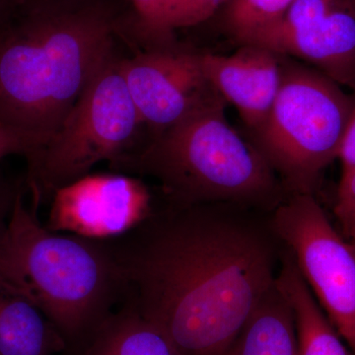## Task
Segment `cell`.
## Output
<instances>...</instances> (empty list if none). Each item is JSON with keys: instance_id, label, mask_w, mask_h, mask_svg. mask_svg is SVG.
I'll return each mask as SVG.
<instances>
[{"instance_id": "obj_1", "label": "cell", "mask_w": 355, "mask_h": 355, "mask_svg": "<svg viewBox=\"0 0 355 355\" xmlns=\"http://www.w3.org/2000/svg\"><path fill=\"white\" fill-rule=\"evenodd\" d=\"M105 242L125 280L123 303L176 355L225 354L277 282L284 253L272 214L232 203L162 202Z\"/></svg>"}, {"instance_id": "obj_2", "label": "cell", "mask_w": 355, "mask_h": 355, "mask_svg": "<svg viewBox=\"0 0 355 355\" xmlns=\"http://www.w3.org/2000/svg\"><path fill=\"white\" fill-rule=\"evenodd\" d=\"M128 10L120 0H23L0 27V125L38 153L114 55Z\"/></svg>"}, {"instance_id": "obj_3", "label": "cell", "mask_w": 355, "mask_h": 355, "mask_svg": "<svg viewBox=\"0 0 355 355\" xmlns=\"http://www.w3.org/2000/svg\"><path fill=\"white\" fill-rule=\"evenodd\" d=\"M23 187L0 239V277L35 303L64 340L83 349L125 297L106 242L53 232Z\"/></svg>"}, {"instance_id": "obj_4", "label": "cell", "mask_w": 355, "mask_h": 355, "mask_svg": "<svg viewBox=\"0 0 355 355\" xmlns=\"http://www.w3.org/2000/svg\"><path fill=\"white\" fill-rule=\"evenodd\" d=\"M226 106L198 110L111 165L151 178L171 207L232 203L272 214L289 195L251 141L228 123Z\"/></svg>"}, {"instance_id": "obj_5", "label": "cell", "mask_w": 355, "mask_h": 355, "mask_svg": "<svg viewBox=\"0 0 355 355\" xmlns=\"http://www.w3.org/2000/svg\"><path fill=\"white\" fill-rule=\"evenodd\" d=\"M354 102L316 69L282 55L279 93L247 139L289 196L315 195L324 170L338 159Z\"/></svg>"}, {"instance_id": "obj_6", "label": "cell", "mask_w": 355, "mask_h": 355, "mask_svg": "<svg viewBox=\"0 0 355 355\" xmlns=\"http://www.w3.org/2000/svg\"><path fill=\"white\" fill-rule=\"evenodd\" d=\"M142 125L113 55L96 72L55 135L27 160L25 184L40 207L60 187L127 154Z\"/></svg>"}, {"instance_id": "obj_7", "label": "cell", "mask_w": 355, "mask_h": 355, "mask_svg": "<svg viewBox=\"0 0 355 355\" xmlns=\"http://www.w3.org/2000/svg\"><path fill=\"white\" fill-rule=\"evenodd\" d=\"M272 221L318 304L355 355V244L313 193L289 196L272 212Z\"/></svg>"}, {"instance_id": "obj_8", "label": "cell", "mask_w": 355, "mask_h": 355, "mask_svg": "<svg viewBox=\"0 0 355 355\" xmlns=\"http://www.w3.org/2000/svg\"><path fill=\"white\" fill-rule=\"evenodd\" d=\"M121 69L142 125L154 135L224 101L203 71L200 53L182 50L175 43L121 60Z\"/></svg>"}, {"instance_id": "obj_9", "label": "cell", "mask_w": 355, "mask_h": 355, "mask_svg": "<svg viewBox=\"0 0 355 355\" xmlns=\"http://www.w3.org/2000/svg\"><path fill=\"white\" fill-rule=\"evenodd\" d=\"M46 228L86 239H114L132 232L153 216L157 203L139 178L88 174L51 196Z\"/></svg>"}, {"instance_id": "obj_10", "label": "cell", "mask_w": 355, "mask_h": 355, "mask_svg": "<svg viewBox=\"0 0 355 355\" xmlns=\"http://www.w3.org/2000/svg\"><path fill=\"white\" fill-rule=\"evenodd\" d=\"M242 44H257L302 60L342 87L355 90L354 9L335 11L300 27L265 28Z\"/></svg>"}, {"instance_id": "obj_11", "label": "cell", "mask_w": 355, "mask_h": 355, "mask_svg": "<svg viewBox=\"0 0 355 355\" xmlns=\"http://www.w3.org/2000/svg\"><path fill=\"white\" fill-rule=\"evenodd\" d=\"M200 62L218 94L237 110L247 132L260 128L279 93L282 55L257 44H241L232 55L200 53Z\"/></svg>"}, {"instance_id": "obj_12", "label": "cell", "mask_w": 355, "mask_h": 355, "mask_svg": "<svg viewBox=\"0 0 355 355\" xmlns=\"http://www.w3.org/2000/svg\"><path fill=\"white\" fill-rule=\"evenodd\" d=\"M65 347L38 306L0 277V355H53Z\"/></svg>"}, {"instance_id": "obj_13", "label": "cell", "mask_w": 355, "mask_h": 355, "mask_svg": "<svg viewBox=\"0 0 355 355\" xmlns=\"http://www.w3.org/2000/svg\"><path fill=\"white\" fill-rule=\"evenodd\" d=\"M277 286L293 311L299 355H354L318 304L286 248Z\"/></svg>"}, {"instance_id": "obj_14", "label": "cell", "mask_w": 355, "mask_h": 355, "mask_svg": "<svg viewBox=\"0 0 355 355\" xmlns=\"http://www.w3.org/2000/svg\"><path fill=\"white\" fill-rule=\"evenodd\" d=\"M223 355H299L293 311L277 282Z\"/></svg>"}, {"instance_id": "obj_15", "label": "cell", "mask_w": 355, "mask_h": 355, "mask_svg": "<svg viewBox=\"0 0 355 355\" xmlns=\"http://www.w3.org/2000/svg\"><path fill=\"white\" fill-rule=\"evenodd\" d=\"M80 352V355H176L164 336L125 303Z\"/></svg>"}, {"instance_id": "obj_16", "label": "cell", "mask_w": 355, "mask_h": 355, "mask_svg": "<svg viewBox=\"0 0 355 355\" xmlns=\"http://www.w3.org/2000/svg\"><path fill=\"white\" fill-rule=\"evenodd\" d=\"M294 0H231L222 10L224 31L238 46L275 24Z\"/></svg>"}, {"instance_id": "obj_17", "label": "cell", "mask_w": 355, "mask_h": 355, "mask_svg": "<svg viewBox=\"0 0 355 355\" xmlns=\"http://www.w3.org/2000/svg\"><path fill=\"white\" fill-rule=\"evenodd\" d=\"M127 28L130 35L150 46H168L175 43V33L168 31L164 24L168 0H128Z\"/></svg>"}, {"instance_id": "obj_18", "label": "cell", "mask_w": 355, "mask_h": 355, "mask_svg": "<svg viewBox=\"0 0 355 355\" xmlns=\"http://www.w3.org/2000/svg\"><path fill=\"white\" fill-rule=\"evenodd\" d=\"M230 2L231 0H168L164 15L166 29L175 33L176 30L202 24Z\"/></svg>"}, {"instance_id": "obj_19", "label": "cell", "mask_w": 355, "mask_h": 355, "mask_svg": "<svg viewBox=\"0 0 355 355\" xmlns=\"http://www.w3.org/2000/svg\"><path fill=\"white\" fill-rule=\"evenodd\" d=\"M343 9L355 10V0H294L282 17L268 27H300Z\"/></svg>"}, {"instance_id": "obj_20", "label": "cell", "mask_w": 355, "mask_h": 355, "mask_svg": "<svg viewBox=\"0 0 355 355\" xmlns=\"http://www.w3.org/2000/svg\"><path fill=\"white\" fill-rule=\"evenodd\" d=\"M334 212L340 232L347 237L355 227V166L340 177Z\"/></svg>"}, {"instance_id": "obj_21", "label": "cell", "mask_w": 355, "mask_h": 355, "mask_svg": "<svg viewBox=\"0 0 355 355\" xmlns=\"http://www.w3.org/2000/svg\"><path fill=\"white\" fill-rule=\"evenodd\" d=\"M36 150V142L29 137L0 125V161L14 154L24 156L27 160Z\"/></svg>"}, {"instance_id": "obj_22", "label": "cell", "mask_w": 355, "mask_h": 355, "mask_svg": "<svg viewBox=\"0 0 355 355\" xmlns=\"http://www.w3.org/2000/svg\"><path fill=\"white\" fill-rule=\"evenodd\" d=\"M25 186L23 181L12 182L0 170V239L6 232L18 193Z\"/></svg>"}, {"instance_id": "obj_23", "label": "cell", "mask_w": 355, "mask_h": 355, "mask_svg": "<svg viewBox=\"0 0 355 355\" xmlns=\"http://www.w3.org/2000/svg\"><path fill=\"white\" fill-rule=\"evenodd\" d=\"M338 159L342 163V174L349 171L355 166V102L343 137Z\"/></svg>"}, {"instance_id": "obj_24", "label": "cell", "mask_w": 355, "mask_h": 355, "mask_svg": "<svg viewBox=\"0 0 355 355\" xmlns=\"http://www.w3.org/2000/svg\"><path fill=\"white\" fill-rule=\"evenodd\" d=\"M23 0H0V27L10 19Z\"/></svg>"}, {"instance_id": "obj_25", "label": "cell", "mask_w": 355, "mask_h": 355, "mask_svg": "<svg viewBox=\"0 0 355 355\" xmlns=\"http://www.w3.org/2000/svg\"><path fill=\"white\" fill-rule=\"evenodd\" d=\"M347 238L349 240V241H352L354 243V244H355V227L352 229V232L349 233Z\"/></svg>"}]
</instances>
